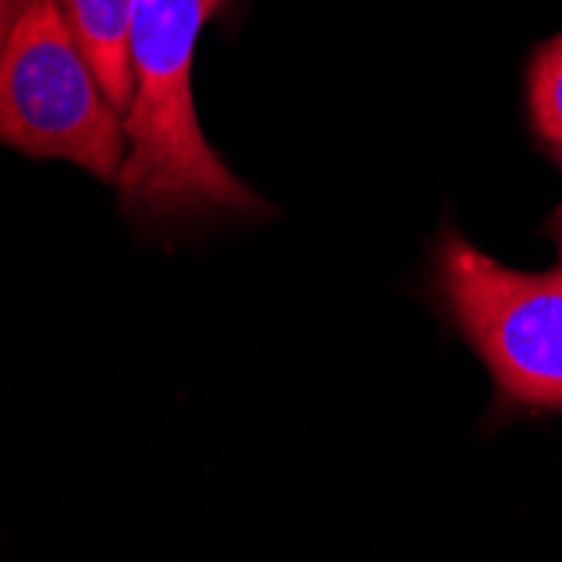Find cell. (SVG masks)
Masks as SVG:
<instances>
[{"label": "cell", "instance_id": "obj_3", "mask_svg": "<svg viewBox=\"0 0 562 562\" xmlns=\"http://www.w3.org/2000/svg\"><path fill=\"white\" fill-rule=\"evenodd\" d=\"M438 280L451 317L492 371L502 397L562 412V267L508 270L465 236H445Z\"/></svg>", "mask_w": 562, "mask_h": 562}, {"label": "cell", "instance_id": "obj_7", "mask_svg": "<svg viewBox=\"0 0 562 562\" xmlns=\"http://www.w3.org/2000/svg\"><path fill=\"white\" fill-rule=\"evenodd\" d=\"M552 233H555V246H559V257H562V213L555 216V226H552Z\"/></svg>", "mask_w": 562, "mask_h": 562}, {"label": "cell", "instance_id": "obj_1", "mask_svg": "<svg viewBox=\"0 0 562 562\" xmlns=\"http://www.w3.org/2000/svg\"><path fill=\"white\" fill-rule=\"evenodd\" d=\"M223 0H135L128 156L122 202L138 213H263L252 192L206 142L192 101L199 31Z\"/></svg>", "mask_w": 562, "mask_h": 562}, {"label": "cell", "instance_id": "obj_4", "mask_svg": "<svg viewBox=\"0 0 562 562\" xmlns=\"http://www.w3.org/2000/svg\"><path fill=\"white\" fill-rule=\"evenodd\" d=\"M58 8L105 88L109 101L125 115L132 101V18L135 0H58Z\"/></svg>", "mask_w": 562, "mask_h": 562}, {"label": "cell", "instance_id": "obj_5", "mask_svg": "<svg viewBox=\"0 0 562 562\" xmlns=\"http://www.w3.org/2000/svg\"><path fill=\"white\" fill-rule=\"evenodd\" d=\"M529 98L536 132L555 151H562V34L552 37L536 55L529 75Z\"/></svg>", "mask_w": 562, "mask_h": 562}, {"label": "cell", "instance_id": "obj_2", "mask_svg": "<svg viewBox=\"0 0 562 562\" xmlns=\"http://www.w3.org/2000/svg\"><path fill=\"white\" fill-rule=\"evenodd\" d=\"M0 142L119 186L125 115L98 85L58 0H24L0 47Z\"/></svg>", "mask_w": 562, "mask_h": 562}, {"label": "cell", "instance_id": "obj_6", "mask_svg": "<svg viewBox=\"0 0 562 562\" xmlns=\"http://www.w3.org/2000/svg\"><path fill=\"white\" fill-rule=\"evenodd\" d=\"M21 4L24 0H0V47H4V41H8V34L21 14Z\"/></svg>", "mask_w": 562, "mask_h": 562}]
</instances>
